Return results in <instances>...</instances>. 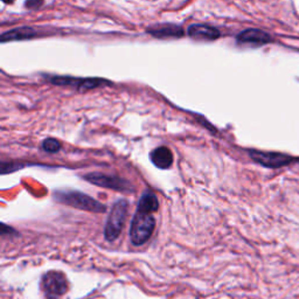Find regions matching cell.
<instances>
[{"instance_id": "8992f818", "label": "cell", "mask_w": 299, "mask_h": 299, "mask_svg": "<svg viewBox=\"0 0 299 299\" xmlns=\"http://www.w3.org/2000/svg\"><path fill=\"white\" fill-rule=\"evenodd\" d=\"M249 156L254 162L258 163L259 165L269 167V169H278V167L289 165L292 162V158L283 153L276 152H263L256 151V150H250Z\"/></svg>"}, {"instance_id": "4fadbf2b", "label": "cell", "mask_w": 299, "mask_h": 299, "mask_svg": "<svg viewBox=\"0 0 299 299\" xmlns=\"http://www.w3.org/2000/svg\"><path fill=\"white\" fill-rule=\"evenodd\" d=\"M104 83L110 84V82L102 80V78H85V80H82L80 85H78L77 90L83 92L87 90H90V89H95L97 87H101V85H104Z\"/></svg>"}, {"instance_id": "9a60e30c", "label": "cell", "mask_w": 299, "mask_h": 299, "mask_svg": "<svg viewBox=\"0 0 299 299\" xmlns=\"http://www.w3.org/2000/svg\"><path fill=\"white\" fill-rule=\"evenodd\" d=\"M25 166L26 165H20V164H14V163H3L2 173L6 174V173L14 172V171L23 169V167H25Z\"/></svg>"}, {"instance_id": "ba28073f", "label": "cell", "mask_w": 299, "mask_h": 299, "mask_svg": "<svg viewBox=\"0 0 299 299\" xmlns=\"http://www.w3.org/2000/svg\"><path fill=\"white\" fill-rule=\"evenodd\" d=\"M188 35H190L191 38L197 39V40L213 41L219 39L221 33H220L218 28L209 26V25L197 24L192 25V26L188 28Z\"/></svg>"}, {"instance_id": "5b68a950", "label": "cell", "mask_w": 299, "mask_h": 299, "mask_svg": "<svg viewBox=\"0 0 299 299\" xmlns=\"http://www.w3.org/2000/svg\"><path fill=\"white\" fill-rule=\"evenodd\" d=\"M84 179L96 186L109 188L119 192H132L133 187L129 181L122 179L117 176H106L103 173H89L84 176Z\"/></svg>"}, {"instance_id": "30bf717a", "label": "cell", "mask_w": 299, "mask_h": 299, "mask_svg": "<svg viewBox=\"0 0 299 299\" xmlns=\"http://www.w3.org/2000/svg\"><path fill=\"white\" fill-rule=\"evenodd\" d=\"M147 32L155 38H159V39L180 38L181 35H184L183 28L173 24L156 25V26L148 27Z\"/></svg>"}, {"instance_id": "52a82bcc", "label": "cell", "mask_w": 299, "mask_h": 299, "mask_svg": "<svg viewBox=\"0 0 299 299\" xmlns=\"http://www.w3.org/2000/svg\"><path fill=\"white\" fill-rule=\"evenodd\" d=\"M237 41L240 44L261 46L269 44L271 41V37L268 33H265L264 31L256 30V28H249V30L241 32L237 35Z\"/></svg>"}, {"instance_id": "e0dca14e", "label": "cell", "mask_w": 299, "mask_h": 299, "mask_svg": "<svg viewBox=\"0 0 299 299\" xmlns=\"http://www.w3.org/2000/svg\"><path fill=\"white\" fill-rule=\"evenodd\" d=\"M3 2L5 3V4H12L14 2V0H3Z\"/></svg>"}, {"instance_id": "6da1fadb", "label": "cell", "mask_w": 299, "mask_h": 299, "mask_svg": "<svg viewBox=\"0 0 299 299\" xmlns=\"http://www.w3.org/2000/svg\"><path fill=\"white\" fill-rule=\"evenodd\" d=\"M156 228V220L153 213L139 211L137 209L131 222L130 237L134 245H141L146 243L152 236Z\"/></svg>"}, {"instance_id": "5bb4252c", "label": "cell", "mask_w": 299, "mask_h": 299, "mask_svg": "<svg viewBox=\"0 0 299 299\" xmlns=\"http://www.w3.org/2000/svg\"><path fill=\"white\" fill-rule=\"evenodd\" d=\"M42 148L48 153H56L61 150V144L54 138H47V139L42 141Z\"/></svg>"}, {"instance_id": "277c9868", "label": "cell", "mask_w": 299, "mask_h": 299, "mask_svg": "<svg viewBox=\"0 0 299 299\" xmlns=\"http://www.w3.org/2000/svg\"><path fill=\"white\" fill-rule=\"evenodd\" d=\"M41 289L45 296L49 299H55L63 296L68 290V283L63 273L59 271H49L42 276Z\"/></svg>"}, {"instance_id": "7a4b0ae2", "label": "cell", "mask_w": 299, "mask_h": 299, "mask_svg": "<svg viewBox=\"0 0 299 299\" xmlns=\"http://www.w3.org/2000/svg\"><path fill=\"white\" fill-rule=\"evenodd\" d=\"M54 199L60 204L72 206L82 211L102 213L105 211V206L95 200L94 198L76 191H58L54 193Z\"/></svg>"}, {"instance_id": "2e32d148", "label": "cell", "mask_w": 299, "mask_h": 299, "mask_svg": "<svg viewBox=\"0 0 299 299\" xmlns=\"http://www.w3.org/2000/svg\"><path fill=\"white\" fill-rule=\"evenodd\" d=\"M42 4H44V0H27V2L25 3V6L30 10H37L40 6H42Z\"/></svg>"}, {"instance_id": "7c38bea8", "label": "cell", "mask_w": 299, "mask_h": 299, "mask_svg": "<svg viewBox=\"0 0 299 299\" xmlns=\"http://www.w3.org/2000/svg\"><path fill=\"white\" fill-rule=\"evenodd\" d=\"M158 208H159V202H158V199L156 197V194L152 193L151 191L144 192L143 195H141L139 199V202H138L137 209H139V211L155 213Z\"/></svg>"}, {"instance_id": "8fae6325", "label": "cell", "mask_w": 299, "mask_h": 299, "mask_svg": "<svg viewBox=\"0 0 299 299\" xmlns=\"http://www.w3.org/2000/svg\"><path fill=\"white\" fill-rule=\"evenodd\" d=\"M38 34L37 31H34L31 27H21L16 28L10 32H6L2 35V42L9 41H18V40H26V39H32Z\"/></svg>"}, {"instance_id": "9c48e42d", "label": "cell", "mask_w": 299, "mask_h": 299, "mask_svg": "<svg viewBox=\"0 0 299 299\" xmlns=\"http://www.w3.org/2000/svg\"><path fill=\"white\" fill-rule=\"evenodd\" d=\"M150 159L153 165L158 169L167 170L173 164V153L169 147L159 146L150 153Z\"/></svg>"}, {"instance_id": "3957f363", "label": "cell", "mask_w": 299, "mask_h": 299, "mask_svg": "<svg viewBox=\"0 0 299 299\" xmlns=\"http://www.w3.org/2000/svg\"><path fill=\"white\" fill-rule=\"evenodd\" d=\"M127 209H129V205H127L126 200H123V199L117 200L112 206L104 230V236L108 241H115L119 236L124 223H125Z\"/></svg>"}]
</instances>
